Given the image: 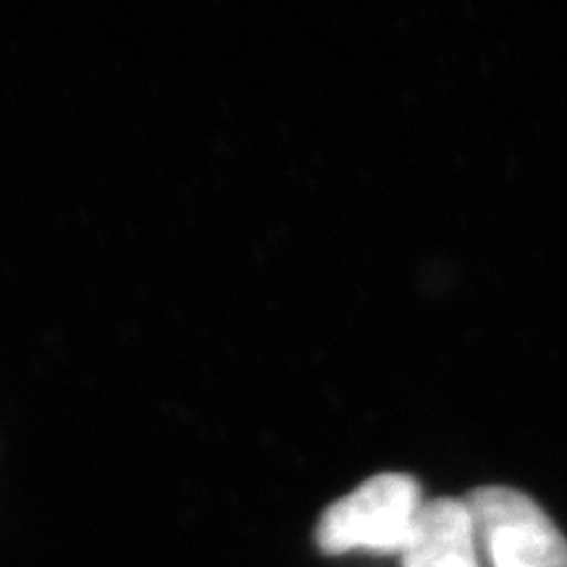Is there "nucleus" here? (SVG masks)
Instances as JSON below:
<instances>
[{
    "instance_id": "2",
    "label": "nucleus",
    "mask_w": 567,
    "mask_h": 567,
    "mask_svg": "<svg viewBox=\"0 0 567 567\" xmlns=\"http://www.w3.org/2000/svg\"><path fill=\"white\" fill-rule=\"evenodd\" d=\"M478 551L492 567H567V542L528 494L509 486L476 488L465 499Z\"/></svg>"
},
{
    "instance_id": "3",
    "label": "nucleus",
    "mask_w": 567,
    "mask_h": 567,
    "mask_svg": "<svg viewBox=\"0 0 567 567\" xmlns=\"http://www.w3.org/2000/svg\"><path fill=\"white\" fill-rule=\"evenodd\" d=\"M402 567H481L476 528L465 502H425L402 551Z\"/></svg>"
},
{
    "instance_id": "1",
    "label": "nucleus",
    "mask_w": 567,
    "mask_h": 567,
    "mask_svg": "<svg viewBox=\"0 0 567 567\" xmlns=\"http://www.w3.org/2000/svg\"><path fill=\"white\" fill-rule=\"evenodd\" d=\"M423 505L421 486L413 476L381 473L326 509L318 523V547L326 555H402Z\"/></svg>"
}]
</instances>
